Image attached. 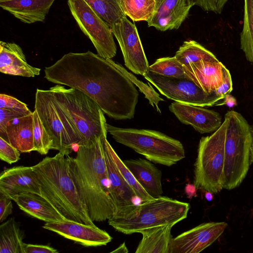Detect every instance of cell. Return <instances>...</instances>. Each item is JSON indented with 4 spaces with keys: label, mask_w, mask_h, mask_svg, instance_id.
Returning <instances> with one entry per match:
<instances>
[{
    "label": "cell",
    "mask_w": 253,
    "mask_h": 253,
    "mask_svg": "<svg viewBox=\"0 0 253 253\" xmlns=\"http://www.w3.org/2000/svg\"><path fill=\"white\" fill-rule=\"evenodd\" d=\"M44 78L83 92L111 118H133L138 92L111 59L90 51L70 52L45 68Z\"/></svg>",
    "instance_id": "6da1fadb"
},
{
    "label": "cell",
    "mask_w": 253,
    "mask_h": 253,
    "mask_svg": "<svg viewBox=\"0 0 253 253\" xmlns=\"http://www.w3.org/2000/svg\"><path fill=\"white\" fill-rule=\"evenodd\" d=\"M101 136L78 146L75 158L66 155L72 179L93 222L104 221L116 214Z\"/></svg>",
    "instance_id": "7a4b0ae2"
},
{
    "label": "cell",
    "mask_w": 253,
    "mask_h": 253,
    "mask_svg": "<svg viewBox=\"0 0 253 253\" xmlns=\"http://www.w3.org/2000/svg\"><path fill=\"white\" fill-rule=\"evenodd\" d=\"M66 151L46 157L32 168L40 194L65 219L94 225L71 177Z\"/></svg>",
    "instance_id": "3957f363"
},
{
    "label": "cell",
    "mask_w": 253,
    "mask_h": 253,
    "mask_svg": "<svg viewBox=\"0 0 253 253\" xmlns=\"http://www.w3.org/2000/svg\"><path fill=\"white\" fill-rule=\"evenodd\" d=\"M190 208L188 203L161 196L134 204L108 221L116 231L130 235L159 226H174L187 217Z\"/></svg>",
    "instance_id": "277c9868"
},
{
    "label": "cell",
    "mask_w": 253,
    "mask_h": 253,
    "mask_svg": "<svg viewBox=\"0 0 253 253\" xmlns=\"http://www.w3.org/2000/svg\"><path fill=\"white\" fill-rule=\"evenodd\" d=\"M49 89L52 99L82 139L80 145L107 134L104 114L91 98L78 89L60 84Z\"/></svg>",
    "instance_id": "5b68a950"
},
{
    "label": "cell",
    "mask_w": 253,
    "mask_h": 253,
    "mask_svg": "<svg viewBox=\"0 0 253 253\" xmlns=\"http://www.w3.org/2000/svg\"><path fill=\"white\" fill-rule=\"evenodd\" d=\"M224 118L227 126L223 187L231 190L242 182L249 171L253 136L251 126L239 113L231 110Z\"/></svg>",
    "instance_id": "8992f818"
},
{
    "label": "cell",
    "mask_w": 253,
    "mask_h": 253,
    "mask_svg": "<svg viewBox=\"0 0 253 253\" xmlns=\"http://www.w3.org/2000/svg\"><path fill=\"white\" fill-rule=\"evenodd\" d=\"M106 128L107 132L117 142L133 149L155 164L170 167L185 157L182 144L161 132L120 128L108 124Z\"/></svg>",
    "instance_id": "52a82bcc"
},
{
    "label": "cell",
    "mask_w": 253,
    "mask_h": 253,
    "mask_svg": "<svg viewBox=\"0 0 253 253\" xmlns=\"http://www.w3.org/2000/svg\"><path fill=\"white\" fill-rule=\"evenodd\" d=\"M227 119L212 134L200 140L194 163V184L197 189L216 194L223 188Z\"/></svg>",
    "instance_id": "ba28073f"
},
{
    "label": "cell",
    "mask_w": 253,
    "mask_h": 253,
    "mask_svg": "<svg viewBox=\"0 0 253 253\" xmlns=\"http://www.w3.org/2000/svg\"><path fill=\"white\" fill-rule=\"evenodd\" d=\"M35 109L53 139L52 150L66 151L70 154L73 145H80L82 139L52 99L49 89H37Z\"/></svg>",
    "instance_id": "9c48e42d"
},
{
    "label": "cell",
    "mask_w": 253,
    "mask_h": 253,
    "mask_svg": "<svg viewBox=\"0 0 253 253\" xmlns=\"http://www.w3.org/2000/svg\"><path fill=\"white\" fill-rule=\"evenodd\" d=\"M71 13L82 32L92 42L100 56L111 59L117 52L110 26L84 0H68Z\"/></svg>",
    "instance_id": "30bf717a"
},
{
    "label": "cell",
    "mask_w": 253,
    "mask_h": 253,
    "mask_svg": "<svg viewBox=\"0 0 253 253\" xmlns=\"http://www.w3.org/2000/svg\"><path fill=\"white\" fill-rule=\"evenodd\" d=\"M144 77L166 97L182 104L200 107L223 105L215 93L208 94L187 77H168L149 70Z\"/></svg>",
    "instance_id": "8fae6325"
},
{
    "label": "cell",
    "mask_w": 253,
    "mask_h": 253,
    "mask_svg": "<svg viewBox=\"0 0 253 253\" xmlns=\"http://www.w3.org/2000/svg\"><path fill=\"white\" fill-rule=\"evenodd\" d=\"M121 48L126 66L144 76L149 67L136 26L126 16L111 27Z\"/></svg>",
    "instance_id": "7c38bea8"
},
{
    "label": "cell",
    "mask_w": 253,
    "mask_h": 253,
    "mask_svg": "<svg viewBox=\"0 0 253 253\" xmlns=\"http://www.w3.org/2000/svg\"><path fill=\"white\" fill-rule=\"evenodd\" d=\"M225 222L201 224L172 238L169 253H199L214 242L224 232Z\"/></svg>",
    "instance_id": "4fadbf2b"
},
{
    "label": "cell",
    "mask_w": 253,
    "mask_h": 253,
    "mask_svg": "<svg viewBox=\"0 0 253 253\" xmlns=\"http://www.w3.org/2000/svg\"><path fill=\"white\" fill-rule=\"evenodd\" d=\"M42 228L84 247L106 246L112 240L106 231L95 225L85 224L74 221L45 222Z\"/></svg>",
    "instance_id": "5bb4252c"
},
{
    "label": "cell",
    "mask_w": 253,
    "mask_h": 253,
    "mask_svg": "<svg viewBox=\"0 0 253 253\" xmlns=\"http://www.w3.org/2000/svg\"><path fill=\"white\" fill-rule=\"evenodd\" d=\"M194 5L192 0H156L154 11L147 21L161 31L178 29Z\"/></svg>",
    "instance_id": "9a60e30c"
},
{
    "label": "cell",
    "mask_w": 253,
    "mask_h": 253,
    "mask_svg": "<svg viewBox=\"0 0 253 253\" xmlns=\"http://www.w3.org/2000/svg\"><path fill=\"white\" fill-rule=\"evenodd\" d=\"M110 183V194L119 215L134 205L136 196L115 163L107 145V134L101 136Z\"/></svg>",
    "instance_id": "2e32d148"
},
{
    "label": "cell",
    "mask_w": 253,
    "mask_h": 253,
    "mask_svg": "<svg viewBox=\"0 0 253 253\" xmlns=\"http://www.w3.org/2000/svg\"><path fill=\"white\" fill-rule=\"evenodd\" d=\"M169 109L180 122L191 126L202 134L214 132L223 122L218 112L203 107L175 101L170 104Z\"/></svg>",
    "instance_id": "e0dca14e"
},
{
    "label": "cell",
    "mask_w": 253,
    "mask_h": 253,
    "mask_svg": "<svg viewBox=\"0 0 253 253\" xmlns=\"http://www.w3.org/2000/svg\"><path fill=\"white\" fill-rule=\"evenodd\" d=\"M27 193L40 194L39 182L32 167H14L0 173V194L13 200L15 196Z\"/></svg>",
    "instance_id": "ac0fdd59"
},
{
    "label": "cell",
    "mask_w": 253,
    "mask_h": 253,
    "mask_svg": "<svg viewBox=\"0 0 253 253\" xmlns=\"http://www.w3.org/2000/svg\"><path fill=\"white\" fill-rule=\"evenodd\" d=\"M0 71L1 73L23 77H34L41 69L29 64L21 47L15 43L0 42Z\"/></svg>",
    "instance_id": "d6986e66"
},
{
    "label": "cell",
    "mask_w": 253,
    "mask_h": 253,
    "mask_svg": "<svg viewBox=\"0 0 253 253\" xmlns=\"http://www.w3.org/2000/svg\"><path fill=\"white\" fill-rule=\"evenodd\" d=\"M225 67L219 61L201 60L184 67L188 78L207 93L212 94L223 83Z\"/></svg>",
    "instance_id": "ffe728a7"
},
{
    "label": "cell",
    "mask_w": 253,
    "mask_h": 253,
    "mask_svg": "<svg viewBox=\"0 0 253 253\" xmlns=\"http://www.w3.org/2000/svg\"><path fill=\"white\" fill-rule=\"evenodd\" d=\"M55 0H6L0 6L24 23L42 22Z\"/></svg>",
    "instance_id": "44dd1931"
},
{
    "label": "cell",
    "mask_w": 253,
    "mask_h": 253,
    "mask_svg": "<svg viewBox=\"0 0 253 253\" xmlns=\"http://www.w3.org/2000/svg\"><path fill=\"white\" fill-rule=\"evenodd\" d=\"M138 182L152 197L157 198L163 193L162 171L148 160L139 158L123 161Z\"/></svg>",
    "instance_id": "7402d4cb"
},
{
    "label": "cell",
    "mask_w": 253,
    "mask_h": 253,
    "mask_svg": "<svg viewBox=\"0 0 253 253\" xmlns=\"http://www.w3.org/2000/svg\"><path fill=\"white\" fill-rule=\"evenodd\" d=\"M5 132V140L20 153L34 151L33 112L9 121L6 125Z\"/></svg>",
    "instance_id": "603a6c76"
},
{
    "label": "cell",
    "mask_w": 253,
    "mask_h": 253,
    "mask_svg": "<svg viewBox=\"0 0 253 253\" xmlns=\"http://www.w3.org/2000/svg\"><path fill=\"white\" fill-rule=\"evenodd\" d=\"M13 201L25 213L45 222L65 220L47 201L38 194L22 193L15 196Z\"/></svg>",
    "instance_id": "cb8c5ba5"
},
{
    "label": "cell",
    "mask_w": 253,
    "mask_h": 253,
    "mask_svg": "<svg viewBox=\"0 0 253 253\" xmlns=\"http://www.w3.org/2000/svg\"><path fill=\"white\" fill-rule=\"evenodd\" d=\"M172 225L159 226L140 232L142 238L135 253H169L172 238L171 230Z\"/></svg>",
    "instance_id": "d4e9b609"
},
{
    "label": "cell",
    "mask_w": 253,
    "mask_h": 253,
    "mask_svg": "<svg viewBox=\"0 0 253 253\" xmlns=\"http://www.w3.org/2000/svg\"><path fill=\"white\" fill-rule=\"evenodd\" d=\"M24 234L14 217L0 225V253H25Z\"/></svg>",
    "instance_id": "484cf974"
},
{
    "label": "cell",
    "mask_w": 253,
    "mask_h": 253,
    "mask_svg": "<svg viewBox=\"0 0 253 253\" xmlns=\"http://www.w3.org/2000/svg\"><path fill=\"white\" fill-rule=\"evenodd\" d=\"M174 56L184 67L201 60L219 61L212 52L193 40L184 42Z\"/></svg>",
    "instance_id": "4316f807"
},
{
    "label": "cell",
    "mask_w": 253,
    "mask_h": 253,
    "mask_svg": "<svg viewBox=\"0 0 253 253\" xmlns=\"http://www.w3.org/2000/svg\"><path fill=\"white\" fill-rule=\"evenodd\" d=\"M110 27L126 16L120 0H84Z\"/></svg>",
    "instance_id": "83f0119b"
},
{
    "label": "cell",
    "mask_w": 253,
    "mask_h": 253,
    "mask_svg": "<svg viewBox=\"0 0 253 253\" xmlns=\"http://www.w3.org/2000/svg\"><path fill=\"white\" fill-rule=\"evenodd\" d=\"M241 48L253 64V0H244L243 27L240 35Z\"/></svg>",
    "instance_id": "f1b7e54d"
},
{
    "label": "cell",
    "mask_w": 253,
    "mask_h": 253,
    "mask_svg": "<svg viewBox=\"0 0 253 253\" xmlns=\"http://www.w3.org/2000/svg\"><path fill=\"white\" fill-rule=\"evenodd\" d=\"M126 16L134 21H147L152 15L156 0H120Z\"/></svg>",
    "instance_id": "f546056e"
},
{
    "label": "cell",
    "mask_w": 253,
    "mask_h": 253,
    "mask_svg": "<svg viewBox=\"0 0 253 253\" xmlns=\"http://www.w3.org/2000/svg\"><path fill=\"white\" fill-rule=\"evenodd\" d=\"M33 138L34 151L41 155L47 154L52 150L54 141L43 125L36 110L33 111Z\"/></svg>",
    "instance_id": "4dcf8cb0"
},
{
    "label": "cell",
    "mask_w": 253,
    "mask_h": 253,
    "mask_svg": "<svg viewBox=\"0 0 253 253\" xmlns=\"http://www.w3.org/2000/svg\"><path fill=\"white\" fill-rule=\"evenodd\" d=\"M148 70L168 77H187L184 66L175 56L163 57L157 59L153 64L149 65Z\"/></svg>",
    "instance_id": "1f68e13d"
},
{
    "label": "cell",
    "mask_w": 253,
    "mask_h": 253,
    "mask_svg": "<svg viewBox=\"0 0 253 253\" xmlns=\"http://www.w3.org/2000/svg\"><path fill=\"white\" fill-rule=\"evenodd\" d=\"M107 145L115 163L126 181L134 191L136 197L142 202L154 198L150 196L138 182L132 173L118 156L108 140H107Z\"/></svg>",
    "instance_id": "d6a6232c"
},
{
    "label": "cell",
    "mask_w": 253,
    "mask_h": 253,
    "mask_svg": "<svg viewBox=\"0 0 253 253\" xmlns=\"http://www.w3.org/2000/svg\"><path fill=\"white\" fill-rule=\"evenodd\" d=\"M114 65L123 74H124L134 84H136L141 92L145 94V97L149 101V103L153 106H155L157 111L161 113L158 107V103L160 101H164V99L160 97L158 94L152 86H149L142 82H139L135 77L126 71L121 65L114 61Z\"/></svg>",
    "instance_id": "836d02e7"
},
{
    "label": "cell",
    "mask_w": 253,
    "mask_h": 253,
    "mask_svg": "<svg viewBox=\"0 0 253 253\" xmlns=\"http://www.w3.org/2000/svg\"><path fill=\"white\" fill-rule=\"evenodd\" d=\"M0 108L13 110L24 115L33 113L25 103L13 96L3 93L0 94Z\"/></svg>",
    "instance_id": "e575fe53"
},
{
    "label": "cell",
    "mask_w": 253,
    "mask_h": 253,
    "mask_svg": "<svg viewBox=\"0 0 253 253\" xmlns=\"http://www.w3.org/2000/svg\"><path fill=\"white\" fill-rule=\"evenodd\" d=\"M20 152L12 146L7 141L0 137V159L12 164L20 159Z\"/></svg>",
    "instance_id": "d590c367"
},
{
    "label": "cell",
    "mask_w": 253,
    "mask_h": 253,
    "mask_svg": "<svg viewBox=\"0 0 253 253\" xmlns=\"http://www.w3.org/2000/svg\"><path fill=\"white\" fill-rule=\"evenodd\" d=\"M194 5L207 11L220 14L228 0H192Z\"/></svg>",
    "instance_id": "8d00e7d4"
},
{
    "label": "cell",
    "mask_w": 253,
    "mask_h": 253,
    "mask_svg": "<svg viewBox=\"0 0 253 253\" xmlns=\"http://www.w3.org/2000/svg\"><path fill=\"white\" fill-rule=\"evenodd\" d=\"M25 116L16 111L4 108H0V137L6 138L5 127L10 120Z\"/></svg>",
    "instance_id": "74e56055"
},
{
    "label": "cell",
    "mask_w": 253,
    "mask_h": 253,
    "mask_svg": "<svg viewBox=\"0 0 253 253\" xmlns=\"http://www.w3.org/2000/svg\"><path fill=\"white\" fill-rule=\"evenodd\" d=\"M233 89L232 81L229 71L225 67L223 70V81L214 92L222 99L229 95Z\"/></svg>",
    "instance_id": "f35d334b"
},
{
    "label": "cell",
    "mask_w": 253,
    "mask_h": 253,
    "mask_svg": "<svg viewBox=\"0 0 253 253\" xmlns=\"http://www.w3.org/2000/svg\"><path fill=\"white\" fill-rule=\"evenodd\" d=\"M11 199L0 194V221L2 222L12 213L13 206Z\"/></svg>",
    "instance_id": "ab89813d"
},
{
    "label": "cell",
    "mask_w": 253,
    "mask_h": 253,
    "mask_svg": "<svg viewBox=\"0 0 253 253\" xmlns=\"http://www.w3.org/2000/svg\"><path fill=\"white\" fill-rule=\"evenodd\" d=\"M25 253H57L56 249L47 245L25 244Z\"/></svg>",
    "instance_id": "60d3db41"
},
{
    "label": "cell",
    "mask_w": 253,
    "mask_h": 253,
    "mask_svg": "<svg viewBox=\"0 0 253 253\" xmlns=\"http://www.w3.org/2000/svg\"><path fill=\"white\" fill-rule=\"evenodd\" d=\"M197 189L194 184H187L185 188V191L187 197L189 199H191L196 194Z\"/></svg>",
    "instance_id": "b9f144b4"
},
{
    "label": "cell",
    "mask_w": 253,
    "mask_h": 253,
    "mask_svg": "<svg viewBox=\"0 0 253 253\" xmlns=\"http://www.w3.org/2000/svg\"><path fill=\"white\" fill-rule=\"evenodd\" d=\"M128 252V250L125 242H123L117 248L111 252V253H127Z\"/></svg>",
    "instance_id": "7bdbcfd3"
},
{
    "label": "cell",
    "mask_w": 253,
    "mask_h": 253,
    "mask_svg": "<svg viewBox=\"0 0 253 253\" xmlns=\"http://www.w3.org/2000/svg\"><path fill=\"white\" fill-rule=\"evenodd\" d=\"M205 198L208 201H211L213 198V194L211 192L206 191L205 193Z\"/></svg>",
    "instance_id": "ee69618b"
},
{
    "label": "cell",
    "mask_w": 253,
    "mask_h": 253,
    "mask_svg": "<svg viewBox=\"0 0 253 253\" xmlns=\"http://www.w3.org/2000/svg\"><path fill=\"white\" fill-rule=\"evenodd\" d=\"M251 162H253V143L251 150Z\"/></svg>",
    "instance_id": "f6af8a7d"
},
{
    "label": "cell",
    "mask_w": 253,
    "mask_h": 253,
    "mask_svg": "<svg viewBox=\"0 0 253 253\" xmlns=\"http://www.w3.org/2000/svg\"><path fill=\"white\" fill-rule=\"evenodd\" d=\"M251 130H252V134H253V126L251 127Z\"/></svg>",
    "instance_id": "bcb514c9"
},
{
    "label": "cell",
    "mask_w": 253,
    "mask_h": 253,
    "mask_svg": "<svg viewBox=\"0 0 253 253\" xmlns=\"http://www.w3.org/2000/svg\"><path fill=\"white\" fill-rule=\"evenodd\" d=\"M3 0H0V1H3Z\"/></svg>",
    "instance_id": "7dc6e473"
}]
</instances>
